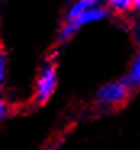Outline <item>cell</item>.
<instances>
[{"mask_svg":"<svg viewBox=\"0 0 140 150\" xmlns=\"http://www.w3.org/2000/svg\"><path fill=\"white\" fill-rule=\"evenodd\" d=\"M110 15V8L101 7V5H94V7H89L85 11H82L76 20L72 21H66L65 26L60 29V40H68L81 29L82 26H87L92 23H98V21L105 20V18Z\"/></svg>","mask_w":140,"mask_h":150,"instance_id":"1","label":"cell"},{"mask_svg":"<svg viewBox=\"0 0 140 150\" xmlns=\"http://www.w3.org/2000/svg\"><path fill=\"white\" fill-rule=\"evenodd\" d=\"M58 84V74H56V66L53 63H47L42 68L36 84V100L37 103H45L50 100Z\"/></svg>","mask_w":140,"mask_h":150,"instance_id":"2","label":"cell"},{"mask_svg":"<svg viewBox=\"0 0 140 150\" xmlns=\"http://www.w3.org/2000/svg\"><path fill=\"white\" fill-rule=\"evenodd\" d=\"M129 89L122 84L121 81H113L108 84L101 86L97 91V102L105 107H114V105H121L126 102V98L129 97Z\"/></svg>","mask_w":140,"mask_h":150,"instance_id":"3","label":"cell"},{"mask_svg":"<svg viewBox=\"0 0 140 150\" xmlns=\"http://www.w3.org/2000/svg\"><path fill=\"white\" fill-rule=\"evenodd\" d=\"M121 82H122L129 91H134V89L140 87V50H139V53H137V57L134 58L129 74L124 76V78L121 79Z\"/></svg>","mask_w":140,"mask_h":150,"instance_id":"4","label":"cell"},{"mask_svg":"<svg viewBox=\"0 0 140 150\" xmlns=\"http://www.w3.org/2000/svg\"><path fill=\"white\" fill-rule=\"evenodd\" d=\"M89 7H94V2H92V0H76L74 4L69 7L68 13H66V21L76 20V18H77L82 11L87 10Z\"/></svg>","mask_w":140,"mask_h":150,"instance_id":"5","label":"cell"},{"mask_svg":"<svg viewBox=\"0 0 140 150\" xmlns=\"http://www.w3.org/2000/svg\"><path fill=\"white\" fill-rule=\"evenodd\" d=\"M110 10L117 11V13H124V11L132 8V0H106Z\"/></svg>","mask_w":140,"mask_h":150,"instance_id":"6","label":"cell"},{"mask_svg":"<svg viewBox=\"0 0 140 150\" xmlns=\"http://www.w3.org/2000/svg\"><path fill=\"white\" fill-rule=\"evenodd\" d=\"M7 79V53L0 47V84H4Z\"/></svg>","mask_w":140,"mask_h":150,"instance_id":"7","label":"cell"},{"mask_svg":"<svg viewBox=\"0 0 140 150\" xmlns=\"http://www.w3.org/2000/svg\"><path fill=\"white\" fill-rule=\"evenodd\" d=\"M7 113H8V107H7V103H5L4 98H0V120H4V118L7 116Z\"/></svg>","mask_w":140,"mask_h":150,"instance_id":"8","label":"cell"},{"mask_svg":"<svg viewBox=\"0 0 140 150\" xmlns=\"http://www.w3.org/2000/svg\"><path fill=\"white\" fill-rule=\"evenodd\" d=\"M132 8L140 11V0H132Z\"/></svg>","mask_w":140,"mask_h":150,"instance_id":"9","label":"cell"},{"mask_svg":"<svg viewBox=\"0 0 140 150\" xmlns=\"http://www.w3.org/2000/svg\"><path fill=\"white\" fill-rule=\"evenodd\" d=\"M94 2V5H101L103 2H106V0H92Z\"/></svg>","mask_w":140,"mask_h":150,"instance_id":"10","label":"cell"}]
</instances>
